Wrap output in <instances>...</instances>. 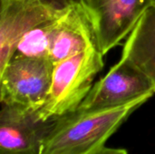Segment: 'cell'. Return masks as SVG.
<instances>
[{
    "label": "cell",
    "instance_id": "10",
    "mask_svg": "<svg viewBox=\"0 0 155 154\" xmlns=\"http://www.w3.org/2000/svg\"><path fill=\"white\" fill-rule=\"evenodd\" d=\"M64 8V6L54 17L39 24L27 32L19 41L13 56L49 58Z\"/></svg>",
    "mask_w": 155,
    "mask_h": 154
},
{
    "label": "cell",
    "instance_id": "8",
    "mask_svg": "<svg viewBox=\"0 0 155 154\" xmlns=\"http://www.w3.org/2000/svg\"><path fill=\"white\" fill-rule=\"evenodd\" d=\"M96 44L90 17L84 5L70 0L60 16V23L49 58L55 64Z\"/></svg>",
    "mask_w": 155,
    "mask_h": 154
},
{
    "label": "cell",
    "instance_id": "3",
    "mask_svg": "<svg viewBox=\"0 0 155 154\" xmlns=\"http://www.w3.org/2000/svg\"><path fill=\"white\" fill-rule=\"evenodd\" d=\"M54 66L49 58L13 56L0 71L1 104L37 112L49 93Z\"/></svg>",
    "mask_w": 155,
    "mask_h": 154
},
{
    "label": "cell",
    "instance_id": "11",
    "mask_svg": "<svg viewBox=\"0 0 155 154\" xmlns=\"http://www.w3.org/2000/svg\"><path fill=\"white\" fill-rule=\"evenodd\" d=\"M94 154H128L124 149H114V148H106L104 147L102 150Z\"/></svg>",
    "mask_w": 155,
    "mask_h": 154
},
{
    "label": "cell",
    "instance_id": "13",
    "mask_svg": "<svg viewBox=\"0 0 155 154\" xmlns=\"http://www.w3.org/2000/svg\"><path fill=\"white\" fill-rule=\"evenodd\" d=\"M76 1H79V2H80V3L82 4V1H83V0H76Z\"/></svg>",
    "mask_w": 155,
    "mask_h": 154
},
{
    "label": "cell",
    "instance_id": "4",
    "mask_svg": "<svg viewBox=\"0 0 155 154\" xmlns=\"http://www.w3.org/2000/svg\"><path fill=\"white\" fill-rule=\"evenodd\" d=\"M98 48L105 55L130 34L152 0H83Z\"/></svg>",
    "mask_w": 155,
    "mask_h": 154
},
{
    "label": "cell",
    "instance_id": "1",
    "mask_svg": "<svg viewBox=\"0 0 155 154\" xmlns=\"http://www.w3.org/2000/svg\"><path fill=\"white\" fill-rule=\"evenodd\" d=\"M153 95L145 94L113 108L74 112L57 119L39 154H94L99 152L124 122Z\"/></svg>",
    "mask_w": 155,
    "mask_h": 154
},
{
    "label": "cell",
    "instance_id": "2",
    "mask_svg": "<svg viewBox=\"0 0 155 154\" xmlns=\"http://www.w3.org/2000/svg\"><path fill=\"white\" fill-rule=\"evenodd\" d=\"M104 54L97 44L56 63L46 100L36 112L43 121H56L74 113L93 87L104 68Z\"/></svg>",
    "mask_w": 155,
    "mask_h": 154
},
{
    "label": "cell",
    "instance_id": "9",
    "mask_svg": "<svg viewBox=\"0 0 155 154\" xmlns=\"http://www.w3.org/2000/svg\"><path fill=\"white\" fill-rule=\"evenodd\" d=\"M121 57L128 60L155 90V5H151L127 36Z\"/></svg>",
    "mask_w": 155,
    "mask_h": 154
},
{
    "label": "cell",
    "instance_id": "6",
    "mask_svg": "<svg viewBox=\"0 0 155 154\" xmlns=\"http://www.w3.org/2000/svg\"><path fill=\"white\" fill-rule=\"evenodd\" d=\"M67 3L0 0V71L13 57L21 38L39 24L57 15Z\"/></svg>",
    "mask_w": 155,
    "mask_h": 154
},
{
    "label": "cell",
    "instance_id": "7",
    "mask_svg": "<svg viewBox=\"0 0 155 154\" xmlns=\"http://www.w3.org/2000/svg\"><path fill=\"white\" fill-rule=\"evenodd\" d=\"M0 154H39L55 121H43L36 112L1 104Z\"/></svg>",
    "mask_w": 155,
    "mask_h": 154
},
{
    "label": "cell",
    "instance_id": "12",
    "mask_svg": "<svg viewBox=\"0 0 155 154\" xmlns=\"http://www.w3.org/2000/svg\"><path fill=\"white\" fill-rule=\"evenodd\" d=\"M152 5H155V0H152Z\"/></svg>",
    "mask_w": 155,
    "mask_h": 154
},
{
    "label": "cell",
    "instance_id": "5",
    "mask_svg": "<svg viewBox=\"0 0 155 154\" xmlns=\"http://www.w3.org/2000/svg\"><path fill=\"white\" fill-rule=\"evenodd\" d=\"M149 93L155 94L150 80L132 63L121 57L119 62L93 85L75 112L113 108Z\"/></svg>",
    "mask_w": 155,
    "mask_h": 154
}]
</instances>
